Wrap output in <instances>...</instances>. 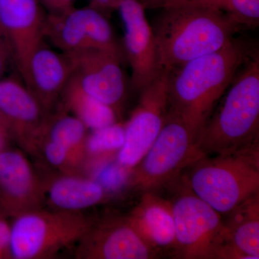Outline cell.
<instances>
[{"label": "cell", "mask_w": 259, "mask_h": 259, "mask_svg": "<svg viewBox=\"0 0 259 259\" xmlns=\"http://www.w3.org/2000/svg\"><path fill=\"white\" fill-rule=\"evenodd\" d=\"M255 52L248 40L235 37L220 50L172 71L168 112L182 119L197 137L236 75Z\"/></svg>", "instance_id": "cell-1"}, {"label": "cell", "mask_w": 259, "mask_h": 259, "mask_svg": "<svg viewBox=\"0 0 259 259\" xmlns=\"http://www.w3.org/2000/svg\"><path fill=\"white\" fill-rule=\"evenodd\" d=\"M151 26L158 71L169 73L220 50L243 29L221 12L190 5L161 10Z\"/></svg>", "instance_id": "cell-2"}, {"label": "cell", "mask_w": 259, "mask_h": 259, "mask_svg": "<svg viewBox=\"0 0 259 259\" xmlns=\"http://www.w3.org/2000/svg\"><path fill=\"white\" fill-rule=\"evenodd\" d=\"M240 71L197 135L196 147L203 156L230 154L258 141V52Z\"/></svg>", "instance_id": "cell-3"}, {"label": "cell", "mask_w": 259, "mask_h": 259, "mask_svg": "<svg viewBox=\"0 0 259 259\" xmlns=\"http://www.w3.org/2000/svg\"><path fill=\"white\" fill-rule=\"evenodd\" d=\"M190 167V190L221 214L258 194V141L230 154L203 156Z\"/></svg>", "instance_id": "cell-4"}, {"label": "cell", "mask_w": 259, "mask_h": 259, "mask_svg": "<svg viewBox=\"0 0 259 259\" xmlns=\"http://www.w3.org/2000/svg\"><path fill=\"white\" fill-rule=\"evenodd\" d=\"M81 212L38 208L15 217L11 225L10 257L15 259L52 258L78 243L93 225Z\"/></svg>", "instance_id": "cell-5"}, {"label": "cell", "mask_w": 259, "mask_h": 259, "mask_svg": "<svg viewBox=\"0 0 259 259\" xmlns=\"http://www.w3.org/2000/svg\"><path fill=\"white\" fill-rule=\"evenodd\" d=\"M196 138L182 119L168 112L152 146L131 169L127 185L146 193L171 183L185 168L203 157L196 147Z\"/></svg>", "instance_id": "cell-6"}, {"label": "cell", "mask_w": 259, "mask_h": 259, "mask_svg": "<svg viewBox=\"0 0 259 259\" xmlns=\"http://www.w3.org/2000/svg\"><path fill=\"white\" fill-rule=\"evenodd\" d=\"M171 204L175 248L182 258H222L230 243L221 214L191 190Z\"/></svg>", "instance_id": "cell-7"}, {"label": "cell", "mask_w": 259, "mask_h": 259, "mask_svg": "<svg viewBox=\"0 0 259 259\" xmlns=\"http://www.w3.org/2000/svg\"><path fill=\"white\" fill-rule=\"evenodd\" d=\"M170 73L158 71L141 90L139 105L125 125V141L117 161L132 169L145 156L161 132L169 110L168 97Z\"/></svg>", "instance_id": "cell-8"}, {"label": "cell", "mask_w": 259, "mask_h": 259, "mask_svg": "<svg viewBox=\"0 0 259 259\" xmlns=\"http://www.w3.org/2000/svg\"><path fill=\"white\" fill-rule=\"evenodd\" d=\"M69 56L73 75L83 91L111 107L118 114L126 95L127 82L117 56L97 49H84Z\"/></svg>", "instance_id": "cell-9"}, {"label": "cell", "mask_w": 259, "mask_h": 259, "mask_svg": "<svg viewBox=\"0 0 259 259\" xmlns=\"http://www.w3.org/2000/svg\"><path fill=\"white\" fill-rule=\"evenodd\" d=\"M0 111L10 136L28 151L40 146L49 114L23 81L10 76L0 81Z\"/></svg>", "instance_id": "cell-10"}, {"label": "cell", "mask_w": 259, "mask_h": 259, "mask_svg": "<svg viewBox=\"0 0 259 259\" xmlns=\"http://www.w3.org/2000/svg\"><path fill=\"white\" fill-rule=\"evenodd\" d=\"M124 25L122 44L126 61L131 70V83L141 91L158 73L156 47L152 26L150 25L141 0H122L118 9Z\"/></svg>", "instance_id": "cell-11"}, {"label": "cell", "mask_w": 259, "mask_h": 259, "mask_svg": "<svg viewBox=\"0 0 259 259\" xmlns=\"http://www.w3.org/2000/svg\"><path fill=\"white\" fill-rule=\"evenodd\" d=\"M47 13L39 0H0V30L20 76L29 56L44 39Z\"/></svg>", "instance_id": "cell-12"}, {"label": "cell", "mask_w": 259, "mask_h": 259, "mask_svg": "<svg viewBox=\"0 0 259 259\" xmlns=\"http://www.w3.org/2000/svg\"><path fill=\"white\" fill-rule=\"evenodd\" d=\"M76 257L82 259H148L156 250L139 236L125 219L93 223L77 243Z\"/></svg>", "instance_id": "cell-13"}, {"label": "cell", "mask_w": 259, "mask_h": 259, "mask_svg": "<svg viewBox=\"0 0 259 259\" xmlns=\"http://www.w3.org/2000/svg\"><path fill=\"white\" fill-rule=\"evenodd\" d=\"M44 195V186L23 153L0 151V210L16 217L40 208Z\"/></svg>", "instance_id": "cell-14"}, {"label": "cell", "mask_w": 259, "mask_h": 259, "mask_svg": "<svg viewBox=\"0 0 259 259\" xmlns=\"http://www.w3.org/2000/svg\"><path fill=\"white\" fill-rule=\"evenodd\" d=\"M72 74L69 56L53 50L44 40L29 56L21 77L44 109L52 114L59 107L61 94Z\"/></svg>", "instance_id": "cell-15"}, {"label": "cell", "mask_w": 259, "mask_h": 259, "mask_svg": "<svg viewBox=\"0 0 259 259\" xmlns=\"http://www.w3.org/2000/svg\"><path fill=\"white\" fill-rule=\"evenodd\" d=\"M127 220L151 248L175 247V221L168 201L146 192Z\"/></svg>", "instance_id": "cell-16"}, {"label": "cell", "mask_w": 259, "mask_h": 259, "mask_svg": "<svg viewBox=\"0 0 259 259\" xmlns=\"http://www.w3.org/2000/svg\"><path fill=\"white\" fill-rule=\"evenodd\" d=\"M49 202L58 210L80 212L102 202L103 187L90 177L68 174L54 179L44 190Z\"/></svg>", "instance_id": "cell-17"}, {"label": "cell", "mask_w": 259, "mask_h": 259, "mask_svg": "<svg viewBox=\"0 0 259 259\" xmlns=\"http://www.w3.org/2000/svg\"><path fill=\"white\" fill-rule=\"evenodd\" d=\"M224 222L231 248L238 258H259L258 194L228 213Z\"/></svg>", "instance_id": "cell-18"}, {"label": "cell", "mask_w": 259, "mask_h": 259, "mask_svg": "<svg viewBox=\"0 0 259 259\" xmlns=\"http://www.w3.org/2000/svg\"><path fill=\"white\" fill-rule=\"evenodd\" d=\"M59 106L91 131L117 122V112L83 91L73 74L61 94Z\"/></svg>", "instance_id": "cell-19"}, {"label": "cell", "mask_w": 259, "mask_h": 259, "mask_svg": "<svg viewBox=\"0 0 259 259\" xmlns=\"http://www.w3.org/2000/svg\"><path fill=\"white\" fill-rule=\"evenodd\" d=\"M49 117L42 139L59 143L71 153L79 168L86 158L85 144L88 129L81 120L59 106Z\"/></svg>", "instance_id": "cell-20"}, {"label": "cell", "mask_w": 259, "mask_h": 259, "mask_svg": "<svg viewBox=\"0 0 259 259\" xmlns=\"http://www.w3.org/2000/svg\"><path fill=\"white\" fill-rule=\"evenodd\" d=\"M182 5L218 10L243 29H255L259 25V0H191Z\"/></svg>", "instance_id": "cell-21"}, {"label": "cell", "mask_w": 259, "mask_h": 259, "mask_svg": "<svg viewBox=\"0 0 259 259\" xmlns=\"http://www.w3.org/2000/svg\"><path fill=\"white\" fill-rule=\"evenodd\" d=\"M125 141V125L116 122L92 131L85 144L86 158L97 159L107 158L112 153L118 152Z\"/></svg>", "instance_id": "cell-22"}, {"label": "cell", "mask_w": 259, "mask_h": 259, "mask_svg": "<svg viewBox=\"0 0 259 259\" xmlns=\"http://www.w3.org/2000/svg\"><path fill=\"white\" fill-rule=\"evenodd\" d=\"M106 158L89 159V177L106 190H115L127 184L131 169L121 166L120 163H107Z\"/></svg>", "instance_id": "cell-23"}, {"label": "cell", "mask_w": 259, "mask_h": 259, "mask_svg": "<svg viewBox=\"0 0 259 259\" xmlns=\"http://www.w3.org/2000/svg\"><path fill=\"white\" fill-rule=\"evenodd\" d=\"M40 146L48 162L56 168L64 170L65 173H74L79 168L71 153L64 146L47 139H42Z\"/></svg>", "instance_id": "cell-24"}, {"label": "cell", "mask_w": 259, "mask_h": 259, "mask_svg": "<svg viewBox=\"0 0 259 259\" xmlns=\"http://www.w3.org/2000/svg\"><path fill=\"white\" fill-rule=\"evenodd\" d=\"M11 225L6 220V214L0 210V258L10 257Z\"/></svg>", "instance_id": "cell-25"}, {"label": "cell", "mask_w": 259, "mask_h": 259, "mask_svg": "<svg viewBox=\"0 0 259 259\" xmlns=\"http://www.w3.org/2000/svg\"><path fill=\"white\" fill-rule=\"evenodd\" d=\"M13 62V52L8 40L0 30V81L10 63Z\"/></svg>", "instance_id": "cell-26"}, {"label": "cell", "mask_w": 259, "mask_h": 259, "mask_svg": "<svg viewBox=\"0 0 259 259\" xmlns=\"http://www.w3.org/2000/svg\"><path fill=\"white\" fill-rule=\"evenodd\" d=\"M191 0H141L145 10H163L185 4Z\"/></svg>", "instance_id": "cell-27"}, {"label": "cell", "mask_w": 259, "mask_h": 259, "mask_svg": "<svg viewBox=\"0 0 259 259\" xmlns=\"http://www.w3.org/2000/svg\"><path fill=\"white\" fill-rule=\"evenodd\" d=\"M122 0H90L89 7L107 17L117 10Z\"/></svg>", "instance_id": "cell-28"}, {"label": "cell", "mask_w": 259, "mask_h": 259, "mask_svg": "<svg viewBox=\"0 0 259 259\" xmlns=\"http://www.w3.org/2000/svg\"><path fill=\"white\" fill-rule=\"evenodd\" d=\"M47 13L57 14L61 13V0H39Z\"/></svg>", "instance_id": "cell-29"}, {"label": "cell", "mask_w": 259, "mask_h": 259, "mask_svg": "<svg viewBox=\"0 0 259 259\" xmlns=\"http://www.w3.org/2000/svg\"><path fill=\"white\" fill-rule=\"evenodd\" d=\"M0 134L3 135L6 138L10 136L9 127H8L6 120H5L4 116L2 114L1 111H0Z\"/></svg>", "instance_id": "cell-30"}, {"label": "cell", "mask_w": 259, "mask_h": 259, "mask_svg": "<svg viewBox=\"0 0 259 259\" xmlns=\"http://www.w3.org/2000/svg\"><path fill=\"white\" fill-rule=\"evenodd\" d=\"M76 0H61V13L74 8V3Z\"/></svg>", "instance_id": "cell-31"}, {"label": "cell", "mask_w": 259, "mask_h": 259, "mask_svg": "<svg viewBox=\"0 0 259 259\" xmlns=\"http://www.w3.org/2000/svg\"><path fill=\"white\" fill-rule=\"evenodd\" d=\"M6 139L5 136L0 134V151H3V146L4 145L5 140Z\"/></svg>", "instance_id": "cell-32"}]
</instances>
